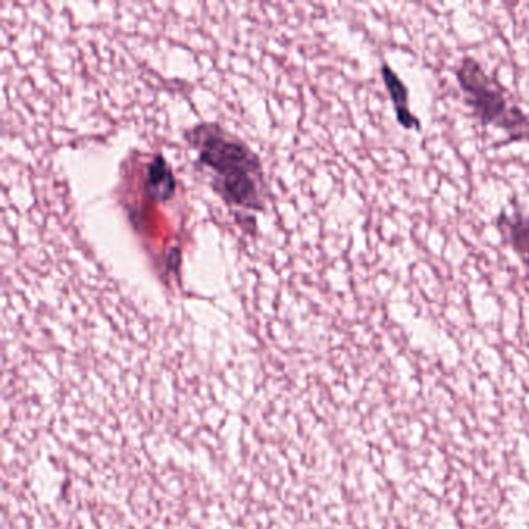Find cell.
I'll list each match as a JSON object with an SVG mask.
<instances>
[{
    "label": "cell",
    "instance_id": "1",
    "mask_svg": "<svg viewBox=\"0 0 529 529\" xmlns=\"http://www.w3.org/2000/svg\"><path fill=\"white\" fill-rule=\"evenodd\" d=\"M199 162L211 171V185L232 207L261 211L266 207L263 166L252 149L216 123H204L187 135Z\"/></svg>",
    "mask_w": 529,
    "mask_h": 529
},
{
    "label": "cell",
    "instance_id": "2",
    "mask_svg": "<svg viewBox=\"0 0 529 529\" xmlns=\"http://www.w3.org/2000/svg\"><path fill=\"white\" fill-rule=\"evenodd\" d=\"M455 78L464 103L471 108L478 122L505 132L508 143L529 142V117L519 104L509 97L497 77L489 75L478 59L463 56Z\"/></svg>",
    "mask_w": 529,
    "mask_h": 529
},
{
    "label": "cell",
    "instance_id": "3",
    "mask_svg": "<svg viewBox=\"0 0 529 529\" xmlns=\"http://www.w3.org/2000/svg\"><path fill=\"white\" fill-rule=\"evenodd\" d=\"M495 229L502 236L503 243L511 247L529 269V216L519 208L512 213L502 211L495 219Z\"/></svg>",
    "mask_w": 529,
    "mask_h": 529
},
{
    "label": "cell",
    "instance_id": "4",
    "mask_svg": "<svg viewBox=\"0 0 529 529\" xmlns=\"http://www.w3.org/2000/svg\"><path fill=\"white\" fill-rule=\"evenodd\" d=\"M381 77L382 81H384L385 89L390 95L399 126L407 129V131H421V120L410 109V92H408L407 84L401 80L398 73L391 69L390 64L387 63L381 66Z\"/></svg>",
    "mask_w": 529,
    "mask_h": 529
},
{
    "label": "cell",
    "instance_id": "5",
    "mask_svg": "<svg viewBox=\"0 0 529 529\" xmlns=\"http://www.w3.org/2000/svg\"><path fill=\"white\" fill-rule=\"evenodd\" d=\"M145 190L149 199L157 202L170 201L176 191V179L170 163L162 156L154 157L149 163L148 174L145 179Z\"/></svg>",
    "mask_w": 529,
    "mask_h": 529
}]
</instances>
